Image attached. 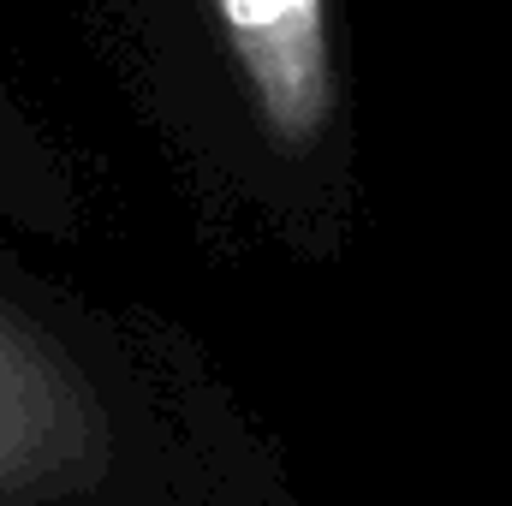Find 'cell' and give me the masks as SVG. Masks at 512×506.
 <instances>
[{
	"label": "cell",
	"instance_id": "obj_1",
	"mask_svg": "<svg viewBox=\"0 0 512 506\" xmlns=\"http://www.w3.org/2000/svg\"><path fill=\"white\" fill-rule=\"evenodd\" d=\"M262 126L310 149L334 120V48L322 0H215Z\"/></svg>",
	"mask_w": 512,
	"mask_h": 506
}]
</instances>
